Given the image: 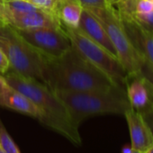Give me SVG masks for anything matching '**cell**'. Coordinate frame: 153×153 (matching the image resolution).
I'll return each instance as SVG.
<instances>
[{"label": "cell", "instance_id": "obj_18", "mask_svg": "<svg viewBox=\"0 0 153 153\" xmlns=\"http://www.w3.org/2000/svg\"><path fill=\"white\" fill-rule=\"evenodd\" d=\"M140 74L144 78L153 86V66L147 62L146 60H141L140 68Z\"/></svg>", "mask_w": 153, "mask_h": 153}, {"label": "cell", "instance_id": "obj_27", "mask_svg": "<svg viewBox=\"0 0 153 153\" xmlns=\"http://www.w3.org/2000/svg\"><path fill=\"white\" fill-rule=\"evenodd\" d=\"M132 153H143V152H140V151H138V150H134V149H133Z\"/></svg>", "mask_w": 153, "mask_h": 153}, {"label": "cell", "instance_id": "obj_22", "mask_svg": "<svg viewBox=\"0 0 153 153\" xmlns=\"http://www.w3.org/2000/svg\"><path fill=\"white\" fill-rule=\"evenodd\" d=\"M141 116L143 117L144 121L147 123V124L149 127V129L152 132V135H153V110L141 114Z\"/></svg>", "mask_w": 153, "mask_h": 153}, {"label": "cell", "instance_id": "obj_13", "mask_svg": "<svg viewBox=\"0 0 153 153\" xmlns=\"http://www.w3.org/2000/svg\"><path fill=\"white\" fill-rule=\"evenodd\" d=\"M78 29L93 42L103 47L110 54L118 59L116 51L105 28L88 9L84 8Z\"/></svg>", "mask_w": 153, "mask_h": 153}, {"label": "cell", "instance_id": "obj_15", "mask_svg": "<svg viewBox=\"0 0 153 153\" xmlns=\"http://www.w3.org/2000/svg\"><path fill=\"white\" fill-rule=\"evenodd\" d=\"M0 148L5 153H21L18 146L7 131L1 119H0Z\"/></svg>", "mask_w": 153, "mask_h": 153}, {"label": "cell", "instance_id": "obj_25", "mask_svg": "<svg viewBox=\"0 0 153 153\" xmlns=\"http://www.w3.org/2000/svg\"><path fill=\"white\" fill-rule=\"evenodd\" d=\"M122 1H127V0H107V4L108 6H114L118 2H122Z\"/></svg>", "mask_w": 153, "mask_h": 153}, {"label": "cell", "instance_id": "obj_12", "mask_svg": "<svg viewBox=\"0 0 153 153\" xmlns=\"http://www.w3.org/2000/svg\"><path fill=\"white\" fill-rule=\"evenodd\" d=\"M125 116L131 136V146L134 150L145 153L153 145V135L140 114L129 109Z\"/></svg>", "mask_w": 153, "mask_h": 153}, {"label": "cell", "instance_id": "obj_4", "mask_svg": "<svg viewBox=\"0 0 153 153\" xmlns=\"http://www.w3.org/2000/svg\"><path fill=\"white\" fill-rule=\"evenodd\" d=\"M0 48L10 63V69L43 83L47 58L27 42L10 25L0 26Z\"/></svg>", "mask_w": 153, "mask_h": 153}, {"label": "cell", "instance_id": "obj_29", "mask_svg": "<svg viewBox=\"0 0 153 153\" xmlns=\"http://www.w3.org/2000/svg\"><path fill=\"white\" fill-rule=\"evenodd\" d=\"M3 2V0H0V3H2Z\"/></svg>", "mask_w": 153, "mask_h": 153}, {"label": "cell", "instance_id": "obj_26", "mask_svg": "<svg viewBox=\"0 0 153 153\" xmlns=\"http://www.w3.org/2000/svg\"><path fill=\"white\" fill-rule=\"evenodd\" d=\"M145 153H153V145H152V146H151V147H150V148H149V149Z\"/></svg>", "mask_w": 153, "mask_h": 153}, {"label": "cell", "instance_id": "obj_28", "mask_svg": "<svg viewBox=\"0 0 153 153\" xmlns=\"http://www.w3.org/2000/svg\"><path fill=\"white\" fill-rule=\"evenodd\" d=\"M0 153H5V152L3 151V149H2L1 148H0Z\"/></svg>", "mask_w": 153, "mask_h": 153}, {"label": "cell", "instance_id": "obj_2", "mask_svg": "<svg viewBox=\"0 0 153 153\" xmlns=\"http://www.w3.org/2000/svg\"><path fill=\"white\" fill-rule=\"evenodd\" d=\"M3 76L13 88L28 97L41 110L42 118L40 122L43 125L75 145L82 144L79 128L74 124L66 106L51 88L35 79L27 78L12 69Z\"/></svg>", "mask_w": 153, "mask_h": 153}, {"label": "cell", "instance_id": "obj_6", "mask_svg": "<svg viewBox=\"0 0 153 153\" xmlns=\"http://www.w3.org/2000/svg\"><path fill=\"white\" fill-rule=\"evenodd\" d=\"M88 10L105 28L116 51L118 59L127 75L130 76L139 73L142 59H140L131 45L122 21L114 7L108 6L104 8H90Z\"/></svg>", "mask_w": 153, "mask_h": 153}, {"label": "cell", "instance_id": "obj_11", "mask_svg": "<svg viewBox=\"0 0 153 153\" xmlns=\"http://www.w3.org/2000/svg\"><path fill=\"white\" fill-rule=\"evenodd\" d=\"M4 16L7 24L10 25L16 30L62 28V24L57 16L41 9L23 14H9L4 12Z\"/></svg>", "mask_w": 153, "mask_h": 153}, {"label": "cell", "instance_id": "obj_24", "mask_svg": "<svg viewBox=\"0 0 153 153\" xmlns=\"http://www.w3.org/2000/svg\"><path fill=\"white\" fill-rule=\"evenodd\" d=\"M133 151V149L131 148V146L130 145H125L123 149H122V153H132Z\"/></svg>", "mask_w": 153, "mask_h": 153}, {"label": "cell", "instance_id": "obj_23", "mask_svg": "<svg viewBox=\"0 0 153 153\" xmlns=\"http://www.w3.org/2000/svg\"><path fill=\"white\" fill-rule=\"evenodd\" d=\"M7 25V21L4 16V12H3V5L2 3H0V26H4Z\"/></svg>", "mask_w": 153, "mask_h": 153}, {"label": "cell", "instance_id": "obj_1", "mask_svg": "<svg viewBox=\"0 0 153 153\" xmlns=\"http://www.w3.org/2000/svg\"><path fill=\"white\" fill-rule=\"evenodd\" d=\"M43 84L53 91H105L118 87L73 46L59 58L47 59Z\"/></svg>", "mask_w": 153, "mask_h": 153}, {"label": "cell", "instance_id": "obj_21", "mask_svg": "<svg viewBox=\"0 0 153 153\" xmlns=\"http://www.w3.org/2000/svg\"><path fill=\"white\" fill-rule=\"evenodd\" d=\"M10 69V63L3 50L0 48V74L4 75Z\"/></svg>", "mask_w": 153, "mask_h": 153}, {"label": "cell", "instance_id": "obj_8", "mask_svg": "<svg viewBox=\"0 0 153 153\" xmlns=\"http://www.w3.org/2000/svg\"><path fill=\"white\" fill-rule=\"evenodd\" d=\"M117 14L122 21L125 33L138 55L140 59L153 66V31L143 26L133 16V14L118 12Z\"/></svg>", "mask_w": 153, "mask_h": 153}, {"label": "cell", "instance_id": "obj_16", "mask_svg": "<svg viewBox=\"0 0 153 153\" xmlns=\"http://www.w3.org/2000/svg\"><path fill=\"white\" fill-rule=\"evenodd\" d=\"M37 8L55 16V11L60 0H25Z\"/></svg>", "mask_w": 153, "mask_h": 153}, {"label": "cell", "instance_id": "obj_14", "mask_svg": "<svg viewBox=\"0 0 153 153\" xmlns=\"http://www.w3.org/2000/svg\"><path fill=\"white\" fill-rule=\"evenodd\" d=\"M83 10L79 0H60L55 11V16L63 25L78 28Z\"/></svg>", "mask_w": 153, "mask_h": 153}, {"label": "cell", "instance_id": "obj_19", "mask_svg": "<svg viewBox=\"0 0 153 153\" xmlns=\"http://www.w3.org/2000/svg\"><path fill=\"white\" fill-rule=\"evenodd\" d=\"M83 8H104L108 7L107 0H79Z\"/></svg>", "mask_w": 153, "mask_h": 153}, {"label": "cell", "instance_id": "obj_17", "mask_svg": "<svg viewBox=\"0 0 153 153\" xmlns=\"http://www.w3.org/2000/svg\"><path fill=\"white\" fill-rule=\"evenodd\" d=\"M153 12V0H136L135 15H146Z\"/></svg>", "mask_w": 153, "mask_h": 153}, {"label": "cell", "instance_id": "obj_3", "mask_svg": "<svg viewBox=\"0 0 153 153\" xmlns=\"http://www.w3.org/2000/svg\"><path fill=\"white\" fill-rule=\"evenodd\" d=\"M79 128L87 118L101 114H124L131 108L126 89L114 87L105 91H54Z\"/></svg>", "mask_w": 153, "mask_h": 153}, {"label": "cell", "instance_id": "obj_9", "mask_svg": "<svg viewBox=\"0 0 153 153\" xmlns=\"http://www.w3.org/2000/svg\"><path fill=\"white\" fill-rule=\"evenodd\" d=\"M125 89L133 110L140 114L153 110V86L140 72L127 76Z\"/></svg>", "mask_w": 153, "mask_h": 153}, {"label": "cell", "instance_id": "obj_7", "mask_svg": "<svg viewBox=\"0 0 153 153\" xmlns=\"http://www.w3.org/2000/svg\"><path fill=\"white\" fill-rule=\"evenodd\" d=\"M20 35L47 59L62 56L72 44L62 28H40L35 30H17Z\"/></svg>", "mask_w": 153, "mask_h": 153}, {"label": "cell", "instance_id": "obj_5", "mask_svg": "<svg viewBox=\"0 0 153 153\" xmlns=\"http://www.w3.org/2000/svg\"><path fill=\"white\" fill-rule=\"evenodd\" d=\"M62 26L72 46L76 51L107 75L115 85L125 88L128 75L117 58L89 39L78 28H70L63 25Z\"/></svg>", "mask_w": 153, "mask_h": 153}, {"label": "cell", "instance_id": "obj_20", "mask_svg": "<svg viewBox=\"0 0 153 153\" xmlns=\"http://www.w3.org/2000/svg\"><path fill=\"white\" fill-rule=\"evenodd\" d=\"M133 16L146 28L153 31V12L146 15H135L133 14Z\"/></svg>", "mask_w": 153, "mask_h": 153}, {"label": "cell", "instance_id": "obj_10", "mask_svg": "<svg viewBox=\"0 0 153 153\" xmlns=\"http://www.w3.org/2000/svg\"><path fill=\"white\" fill-rule=\"evenodd\" d=\"M0 106L29 115L39 121L42 118L41 110L25 95L13 88L0 75Z\"/></svg>", "mask_w": 153, "mask_h": 153}]
</instances>
